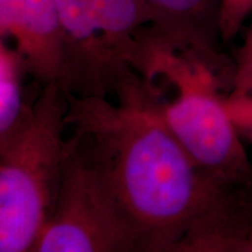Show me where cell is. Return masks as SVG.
Listing matches in <instances>:
<instances>
[{"instance_id":"3","label":"cell","mask_w":252,"mask_h":252,"mask_svg":"<svg viewBox=\"0 0 252 252\" xmlns=\"http://www.w3.org/2000/svg\"><path fill=\"white\" fill-rule=\"evenodd\" d=\"M67 98L58 82L0 138V252H33L54 207L67 149Z\"/></svg>"},{"instance_id":"12","label":"cell","mask_w":252,"mask_h":252,"mask_svg":"<svg viewBox=\"0 0 252 252\" xmlns=\"http://www.w3.org/2000/svg\"><path fill=\"white\" fill-rule=\"evenodd\" d=\"M248 252H252V224H251V230H250V235H249V243H248Z\"/></svg>"},{"instance_id":"9","label":"cell","mask_w":252,"mask_h":252,"mask_svg":"<svg viewBox=\"0 0 252 252\" xmlns=\"http://www.w3.org/2000/svg\"><path fill=\"white\" fill-rule=\"evenodd\" d=\"M251 14L252 0H220V40L229 42L235 39Z\"/></svg>"},{"instance_id":"5","label":"cell","mask_w":252,"mask_h":252,"mask_svg":"<svg viewBox=\"0 0 252 252\" xmlns=\"http://www.w3.org/2000/svg\"><path fill=\"white\" fill-rule=\"evenodd\" d=\"M139 252L135 230L99 167L68 138L55 203L33 252Z\"/></svg>"},{"instance_id":"7","label":"cell","mask_w":252,"mask_h":252,"mask_svg":"<svg viewBox=\"0 0 252 252\" xmlns=\"http://www.w3.org/2000/svg\"><path fill=\"white\" fill-rule=\"evenodd\" d=\"M151 26L179 45L213 58L220 53V0H146Z\"/></svg>"},{"instance_id":"8","label":"cell","mask_w":252,"mask_h":252,"mask_svg":"<svg viewBox=\"0 0 252 252\" xmlns=\"http://www.w3.org/2000/svg\"><path fill=\"white\" fill-rule=\"evenodd\" d=\"M229 93L252 94V21L231 63Z\"/></svg>"},{"instance_id":"1","label":"cell","mask_w":252,"mask_h":252,"mask_svg":"<svg viewBox=\"0 0 252 252\" xmlns=\"http://www.w3.org/2000/svg\"><path fill=\"white\" fill-rule=\"evenodd\" d=\"M65 94V125L88 145L146 252H248L251 187L201 168L134 75L115 98Z\"/></svg>"},{"instance_id":"11","label":"cell","mask_w":252,"mask_h":252,"mask_svg":"<svg viewBox=\"0 0 252 252\" xmlns=\"http://www.w3.org/2000/svg\"><path fill=\"white\" fill-rule=\"evenodd\" d=\"M20 67L13 49L0 39V104L21 96L18 82V70Z\"/></svg>"},{"instance_id":"2","label":"cell","mask_w":252,"mask_h":252,"mask_svg":"<svg viewBox=\"0 0 252 252\" xmlns=\"http://www.w3.org/2000/svg\"><path fill=\"white\" fill-rule=\"evenodd\" d=\"M224 68L231 64L223 58L179 45L151 25L141 32L134 70L144 81L163 80L174 89L171 100L156 91L169 130L201 168L252 187L251 161L220 94L230 82Z\"/></svg>"},{"instance_id":"10","label":"cell","mask_w":252,"mask_h":252,"mask_svg":"<svg viewBox=\"0 0 252 252\" xmlns=\"http://www.w3.org/2000/svg\"><path fill=\"white\" fill-rule=\"evenodd\" d=\"M224 106L242 139L252 144V94H224Z\"/></svg>"},{"instance_id":"6","label":"cell","mask_w":252,"mask_h":252,"mask_svg":"<svg viewBox=\"0 0 252 252\" xmlns=\"http://www.w3.org/2000/svg\"><path fill=\"white\" fill-rule=\"evenodd\" d=\"M0 39L43 86L61 83L65 47L55 0H0Z\"/></svg>"},{"instance_id":"4","label":"cell","mask_w":252,"mask_h":252,"mask_svg":"<svg viewBox=\"0 0 252 252\" xmlns=\"http://www.w3.org/2000/svg\"><path fill=\"white\" fill-rule=\"evenodd\" d=\"M64 36L60 86L78 97H110L137 72L139 36L152 23L146 0H55Z\"/></svg>"}]
</instances>
